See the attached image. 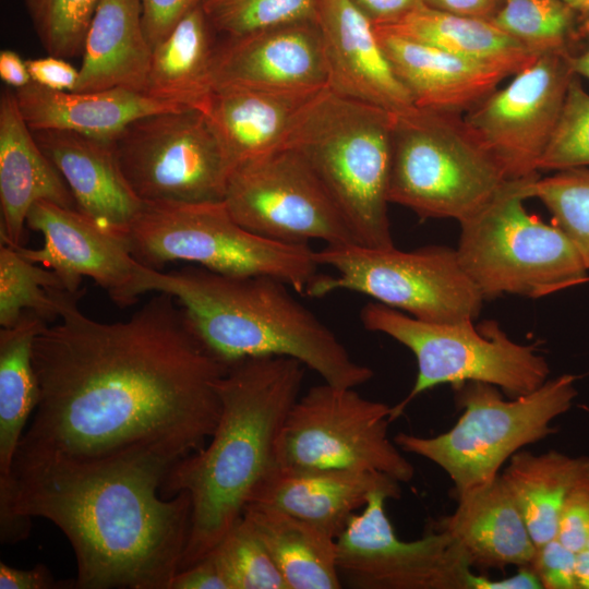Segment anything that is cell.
<instances>
[{
	"label": "cell",
	"instance_id": "obj_1",
	"mask_svg": "<svg viewBox=\"0 0 589 589\" xmlns=\"http://www.w3.org/2000/svg\"><path fill=\"white\" fill-rule=\"evenodd\" d=\"M156 293L130 318L103 323L81 311V290L53 289L58 321L34 340L39 400L14 459L171 468L206 445L229 365L171 294Z\"/></svg>",
	"mask_w": 589,
	"mask_h": 589
},
{
	"label": "cell",
	"instance_id": "obj_2",
	"mask_svg": "<svg viewBox=\"0 0 589 589\" xmlns=\"http://www.w3.org/2000/svg\"><path fill=\"white\" fill-rule=\"evenodd\" d=\"M160 462L14 459L0 480V540L26 539L31 519L56 525L71 543L76 589H170L191 528L185 492L163 497Z\"/></svg>",
	"mask_w": 589,
	"mask_h": 589
},
{
	"label": "cell",
	"instance_id": "obj_3",
	"mask_svg": "<svg viewBox=\"0 0 589 589\" xmlns=\"http://www.w3.org/2000/svg\"><path fill=\"white\" fill-rule=\"evenodd\" d=\"M304 371L297 359L265 356L229 364L219 380L220 414L212 437L176 462L160 485L163 497L185 491L191 498L181 569L214 549L280 467L279 436L300 396Z\"/></svg>",
	"mask_w": 589,
	"mask_h": 589
},
{
	"label": "cell",
	"instance_id": "obj_4",
	"mask_svg": "<svg viewBox=\"0 0 589 589\" xmlns=\"http://www.w3.org/2000/svg\"><path fill=\"white\" fill-rule=\"evenodd\" d=\"M280 279L228 276L203 267L161 272L142 265L140 289L171 294L205 347L220 361L289 357L325 383L358 387L373 371L353 360L337 336Z\"/></svg>",
	"mask_w": 589,
	"mask_h": 589
},
{
	"label": "cell",
	"instance_id": "obj_5",
	"mask_svg": "<svg viewBox=\"0 0 589 589\" xmlns=\"http://www.w3.org/2000/svg\"><path fill=\"white\" fill-rule=\"evenodd\" d=\"M394 112L328 87L300 112L283 147L313 169L358 245L394 248L388 217Z\"/></svg>",
	"mask_w": 589,
	"mask_h": 589
},
{
	"label": "cell",
	"instance_id": "obj_6",
	"mask_svg": "<svg viewBox=\"0 0 589 589\" xmlns=\"http://www.w3.org/2000/svg\"><path fill=\"white\" fill-rule=\"evenodd\" d=\"M539 177L507 179L459 221L457 257L483 299L537 298L586 279L588 268L568 238L525 206Z\"/></svg>",
	"mask_w": 589,
	"mask_h": 589
},
{
	"label": "cell",
	"instance_id": "obj_7",
	"mask_svg": "<svg viewBox=\"0 0 589 589\" xmlns=\"http://www.w3.org/2000/svg\"><path fill=\"white\" fill-rule=\"evenodd\" d=\"M127 237L135 259L158 267L175 261L228 276L266 275L300 294L318 275L309 244H288L256 236L230 215L224 201L143 202Z\"/></svg>",
	"mask_w": 589,
	"mask_h": 589
},
{
	"label": "cell",
	"instance_id": "obj_8",
	"mask_svg": "<svg viewBox=\"0 0 589 589\" xmlns=\"http://www.w3.org/2000/svg\"><path fill=\"white\" fill-rule=\"evenodd\" d=\"M575 380L563 374L509 400L492 384L462 383L453 387L462 413L450 430L432 437L400 432L394 442L442 468L458 495L492 481L516 452L554 433L551 422L577 395Z\"/></svg>",
	"mask_w": 589,
	"mask_h": 589
},
{
	"label": "cell",
	"instance_id": "obj_9",
	"mask_svg": "<svg viewBox=\"0 0 589 589\" xmlns=\"http://www.w3.org/2000/svg\"><path fill=\"white\" fill-rule=\"evenodd\" d=\"M506 180L460 113L416 106L394 112L389 203L459 223Z\"/></svg>",
	"mask_w": 589,
	"mask_h": 589
},
{
	"label": "cell",
	"instance_id": "obj_10",
	"mask_svg": "<svg viewBox=\"0 0 589 589\" xmlns=\"http://www.w3.org/2000/svg\"><path fill=\"white\" fill-rule=\"evenodd\" d=\"M363 326L385 334L408 348L418 365L408 396L392 407V421L420 394L442 384L452 387L483 382L508 398L529 394L548 381L550 368L532 345L512 340L496 321L431 323L380 302L360 313Z\"/></svg>",
	"mask_w": 589,
	"mask_h": 589
},
{
	"label": "cell",
	"instance_id": "obj_11",
	"mask_svg": "<svg viewBox=\"0 0 589 589\" xmlns=\"http://www.w3.org/2000/svg\"><path fill=\"white\" fill-rule=\"evenodd\" d=\"M318 274L305 294L323 297L349 290L431 323L474 321L483 297L461 268L456 249L426 245L412 251L372 249L358 244L327 245L315 251Z\"/></svg>",
	"mask_w": 589,
	"mask_h": 589
},
{
	"label": "cell",
	"instance_id": "obj_12",
	"mask_svg": "<svg viewBox=\"0 0 589 589\" xmlns=\"http://www.w3.org/2000/svg\"><path fill=\"white\" fill-rule=\"evenodd\" d=\"M392 407L328 383L299 396L278 443L283 467L351 469L410 482L414 468L390 441Z\"/></svg>",
	"mask_w": 589,
	"mask_h": 589
},
{
	"label": "cell",
	"instance_id": "obj_13",
	"mask_svg": "<svg viewBox=\"0 0 589 589\" xmlns=\"http://www.w3.org/2000/svg\"><path fill=\"white\" fill-rule=\"evenodd\" d=\"M112 144L125 181L142 202L224 201L230 167L203 110L146 115Z\"/></svg>",
	"mask_w": 589,
	"mask_h": 589
},
{
	"label": "cell",
	"instance_id": "obj_14",
	"mask_svg": "<svg viewBox=\"0 0 589 589\" xmlns=\"http://www.w3.org/2000/svg\"><path fill=\"white\" fill-rule=\"evenodd\" d=\"M224 202L250 232L276 242L357 244L324 185L296 151L281 147L235 167Z\"/></svg>",
	"mask_w": 589,
	"mask_h": 589
},
{
	"label": "cell",
	"instance_id": "obj_15",
	"mask_svg": "<svg viewBox=\"0 0 589 589\" xmlns=\"http://www.w3.org/2000/svg\"><path fill=\"white\" fill-rule=\"evenodd\" d=\"M390 500L373 492L336 539L341 580L359 589H470L471 572L461 550L444 530L400 540L385 512Z\"/></svg>",
	"mask_w": 589,
	"mask_h": 589
},
{
	"label": "cell",
	"instance_id": "obj_16",
	"mask_svg": "<svg viewBox=\"0 0 589 589\" xmlns=\"http://www.w3.org/2000/svg\"><path fill=\"white\" fill-rule=\"evenodd\" d=\"M568 50L549 51L464 119L507 179L539 173L575 75Z\"/></svg>",
	"mask_w": 589,
	"mask_h": 589
},
{
	"label": "cell",
	"instance_id": "obj_17",
	"mask_svg": "<svg viewBox=\"0 0 589 589\" xmlns=\"http://www.w3.org/2000/svg\"><path fill=\"white\" fill-rule=\"evenodd\" d=\"M26 226L43 235L44 244L17 251L52 269L67 290L79 291L82 278L89 277L118 306H130L142 294V263L133 255L125 233L103 226L77 208L44 200L32 205Z\"/></svg>",
	"mask_w": 589,
	"mask_h": 589
},
{
	"label": "cell",
	"instance_id": "obj_18",
	"mask_svg": "<svg viewBox=\"0 0 589 589\" xmlns=\"http://www.w3.org/2000/svg\"><path fill=\"white\" fill-rule=\"evenodd\" d=\"M214 89L239 86L311 93L328 86L324 44L317 21H300L225 37L215 46Z\"/></svg>",
	"mask_w": 589,
	"mask_h": 589
},
{
	"label": "cell",
	"instance_id": "obj_19",
	"mask_svg": "<svg viewBox=\"0 0 589 589\" xmlns=\"http://www.w3.org/2000/svg\"><path fill=\"white\" fill-rule=\"evenodd\" d=\"M328 88L342 97L400 112L413 100L396 75L374 25L350 0H320Z\"/></svg>",
	"mask_w": 589,
	"mask_h": 589
},
{
	"label": "cell",
	"instance_id": "obj_20",
	"mask_svg": "<svg viewBox=\"0 0 589 589\" xmlns=\"http://www.w3.org/2000/svg\"><path fill=\"white\" fill-rule=\"evenodd\" d=\"M375 491L401 496L400 483L385 474L351 469L277 468L249 505L268 506L302 519L337 539L351 516Z\"/></svg>",
	"mask_w": 589,
	"mask_h": 589
},
{
	"label": "cell",
	"instance_id": "obj_21",
	"mask_svg": "<svg viewBox=\"0 0 589 589\" xmlns=\"http://www.w3.org/2000/svg\"><path fill=\"white\" fill-rule=\"evenodd\" d=\"M393 70L410 93L413 105L467 113L493 93L508 74L425 43L374 26Z\"/></svg>",
	"mask_w": 589,
	"mask_h": 589
},
{
	"label": "cell",
	"instance_id": "obj_22",
	"mask_svg": "<svg viewBox=\"0 0 589 589\" xmlns=\"http://www.w3.org/2000/svg\"><path fill=\"white\" fill-rule=\"evenodd\" d=\"M32 132L69 187L76 208L127 235L143 202L121 172L112 140L59 130Z\"/></svg>",
	"mask_w": 589,
	"mask_h": 589
},
{
	"label": "cell",
	"instance_id": "obj_23",
	"mask_svg": "<svg viewBox=\"0 0 589 589\" xmlns=\"http://www.w3.org/2000/svg\"><path fill=\"white\" fill-rule=\"evenodd\" d=\"M41 200L76 208L69 187L24 120L14 89L5 88L0 96L1 242L23 247L27 214Z\"/></svg>",
	"mask_w": 589,
	"mask_h": 589
},
{
	"label": "cell",
	"instance_id": "obj_24",
	"mask_svg": "<svg viewBox=\"0 0 589 589\" xmlns=\"http://www.w3.org/2000/svg\"><path fill=\"white\" fill-rule=\"evenodd\" d=\"M456 497L455 512L434 527L455 540L470 568L503 570L531 564L537 546L500 474Z\"/></svg>",
	"mask_w": 589,
	"mask_h": 589
},
{
	"label": "cell",
	"instance_id": "obj_25",
	"mask_svg": "<svg viewBox=\"0 0 589 589\" xmlns=\"http://www.w3.org/2000/svg\"><path fill=\"white\" fill-rule=\"evenodd\" d=\"M318 92L215 88L203 111L220 142L230 172L247 160L281 148L300 112Z\"/></svg>",
	"mask_w": 589,
	"mask_h": 589
},
{
	"label": "cell",
	"instance_id": "obj_26",
	"mask_svg": "<svg viewBox=\"0 0 589 589\" xmlns=\"http://www.w3.org/2000/svg\"><path fill=\"white\" fill-rule=\"evenodd\" d=\"M14 94L32 131H70L107 140L146 115L185 109L123 88L53 91L31 82Z\"/></svg>",
	"mask_w": 589,
	"mask_h": 589
},
{
	"label": "cell",
	"instance_id": "obj_27",
	"mask_svg": "<svg viewBox=\"0 0 589 589\" xmlns=\"http://www.w3.org/2000/svg\"><path fill=\"white\" fill-rule=\"evenodd\" d=\"M152 53L140 0H101L85 36L75 91L143 93Z\"/></svg>",
	"mask_w": 589,
	"mask_h": 589
},
{
	"label": "cell",
	"instance_id": "obj_28",
	"mask_svg": "<svg viewBox=\"0 0 589 589\" xmlns=\"http://www.w3.org/2000/svg\"><path fill=\"white\" fill-rule=\"evenodd\" d=\"M536 544L556 539L558 519L569 494L589 483V457L557 450H518L501 474Z\"/></svg>",
	"mask_w": 589,
	"mask_h": 589
},
{
	"label": "cell",
	"instance_id": "obj_29",
	"mask_svg": "<svg viewBox=\"0 0 589 589\" xmlns=\"http://www.w3.org/2000/svg\"><path fill=\"white\" fill-rule=\"evenodd\" d=\"M214 29L201 5L153 47L143 94L181 108L203 110L214 91Z\"/></svg>",
	"mask_w": 589,
	"mask_h": 589
},
{
	"label": "cell",
	"instance_id": "obj_30",
	"mask_svg": "<svg viewBox=\"0 0 589 589\" xmlns=\"http://www.w3.org/2000/svg\"><path fill=\"white\" fill-rule=\"evenodd\" d=\"M243 516L254 527L288 589H340L336 539L278 509L249 505Z\"/></svg>",
	"mask_w": 589,
	"mask_h": 589
},
{
	"label": "cell",
	"instance_id": "obj_31",
	"mask_svg": "<svg viewBox=\"0 0 589 589\" xmlns=\"http://www.w3.org/2000/svg\"><path fill=\"white\" fill-rule=\"evenodd\" d=\"M381 27L497 68L508 75L522 71L542 55L521 45L489 20L456 15L425 4Z\"/></svg>",
	"mask_w": 589,
	"mask_h": 589
},
{
	"label": "cell",
	"instance_id": "obj_32",
	"mask_svg": "<svg viewBox=\"0 0 589 589\" xmlns=\"http://www.w3.org/2000/svg\"><path fill=\"white\" fill-rule=\"evenodd\" d=\"M46 325L39 315L25 311L14 325L0 330V480L11 472L25 425L39 400L33 345Z\"/></svg>",
	"mask_w": 589,
	"mask_h": 589
},
{
	"label": "cell",
	"instance_id": "obj_33",
	"mask_svg": "<svg viewBox=\"0 0 589 589\" xmlns=\"http://www.w3.org/2000/svg\"><path fill=\"white\" fill-rule=\"evenodd\" d=\"M65 289L61 278L23 257L17 249L0 244V324L14 325L25 311L51 321L58 317L53 289ZM67 290V289H65Z\"/></svg>",
	"mask_w": 589,
	"mask_h": 589
},
{
	"label": "cell",
	"instance_id": "obj_34",
	"mask_svg": "<svg viewBox=\"0 0 589 589\" xmlns=\"http://www.w3.org/2000/svg\"><path fill=\"white\" fill-rule=\"evenodd\" d=\"M574 12L563 0H503L490 21L521 45L544 53L567 50Z\"/></svg>",
	"mask_w": 589,
	"mask_h": 589
},
{
	"label": "cell",
	"instance_id": "obj_35",
	"mask_svg": "<svg viewBox=\"0 0 589 589\" xmlns=\"http://www.w3.org/2000/svg\"><path fill=\"white\" fill-rule=\"evenodd\" d=\"M209 555L228 589H288L252 524L243 515Z\"/></svg>",
	"mask_w": 589,
	"mask_h": 589
},
{
	"label": "cell",
	"instance_id": "obj_36",
	"mask_svg": "<svg viewBox=\"0 0 589 589\" xmlns=\"http://www.w3.org/2000/svg\"><path fill=\"white\" fill-rule=\"evenodd\" d=\"M533 197L544 204L553 224L573 243L589 269V167L539 177L533 185Z\"/></svg>",
	"mask_w": 589,
	"mask_h": 589
},
{
	"label": "cell",
	"instance_id": "obj_37",
	"mask_svg": "<svg viewBox=\"0 0 589 589\" xmlns=\"http://www.w3.org/2000/svg\"><path fill=\"white\" fill-rule=\"evenodd\" d=\"M320 0H203L215 33L240 36L281 24L317 21Z\"/></svg>",
	"mask_w": 589,
	"mask_h": 589
},
{
	"label": "cell",
	"instance_id": "obj_38",
	"mask_svg": "<svg viewBox=\"0 0 589 589\" xmlns=\"http://www.w3.org/2000/svg\"><path fill=\"white\" fill-rule=\"evenodd\" d=\"M37 37L48 55H82L85 36L101 0H24Z\"/></svg>",
	"mask_w": 589,
	"mask_h": 589
},
{
	"label": "cell",
	"instance_id": "obj_39",
	"mask_svg": "<svg viewBox=\"0 0 589 589\" xmlns=\"http://www.w3.org/2000/svg\"><path fill=\"white\" fill-rule=\"evenodd\" d=\"M578 167H589V94L575 74L554 133L540 160L539 171Z\"/></svg>",
	"mask_w": 589,
	"mask_h": 589
},
{
	"label": "cell",
	"instance_id": "obj_40",
	"mask_svg": "<svg viewBox=\"0 0 589 589\" xmlns=\"http://www.w3.org/2000/svg\"><path fill=\"white\" fill-rule=\"evenodd\" d=\"M576 564L577 553L553 539L537 546L529 567L543 589H578Z\"/></svg>",
	"mask_w": 589,
	"mask_h": 589
},
{
	"label": "cell",
	"instance_id": "obj_41",
	"mask_svg": "<svg viewBox=\"0 0 589 589\" xmlns=\"http://www.w3.org/2000/svg\"><path fill=\"white\" fill-rule=\"evenodd\" d=\"M556 539L579 553L589 542V483L575 489L567 497L558 519Z\"/></svg>",
	"mask_w": 589,
	"mask_h": 589
},
{
	"label": "cell",
	"instance_id": "obj_42",
	"mask_svg": "<svg viewBox=\"0 0 589 589\" xmlns=\"http://www.w3.org/2000/svg\"><path fill=\"white\" fill-rule=\"evenodd\" d=\"M203 0H140L145 34L154 47Z\"/></svg>",
	"mask_w": 589,
	"mask_h": 589
},
{
	"label": "cell",
	"instance_id": "obj_43",
	"mask_svg": "<svg viewBox=\"0 0 589 589\" xmlns=\"http://www.w3.org/2000/svg\"><path fill=\"white\" fill-rule=\"evenodd\" d=\"M32 82L53 91H75L79 69L65 59L50 56L26 60Z\"/></svg>",
	"mask_w": 589,
	"mask_h": 589
},
{
	"label": "cell",
	"instance_id": "obj_44",
	"mask_svg": "<svg viewBox=\"0 0 589 589\" xmlns=\"http://www.w3.org/2000/svg\"><path fill=\"white\" fill-rule=\"evenodd\" d=\"M74 588L73 581H58L49 568L38 564L31 569H20L0 563V589H57Z\"/></svg>",
	"mask_w": 589,
	"mask_h": 589
},
{
	"label": "cell",
	"instance_id": "obj_45",
	"mask_svg": "<svg viewBox=\"0 0 589 589\" xmlns=\"http://www.w3.org/2000/svg\"><path fill=\"white\" fill-rule=\"evenodd\" d=\"M170 589H228L227 582L209 555L183 568L175 576Z\"/></svg>",
	"mask_w": 589,
	"mask_h": 589
},
{
	"label": "cell",
	"instance_id": "obj_46",
	"mask_svg": "<svg viewBox=\"0 0 589 589\" xmlns=\"http://www.w3.org/2000/svg\"><path fill=\"white\" fill-rule=\"evenodd\" d=\"M374 25H390L420 5L424 0H350Z\"/></svg>",
	"mask_w": 589,
	"mask_h": 589
},
{
	"label": "cell",
	"instance_id": "obj_47",
	"mask_svg": "<svg viewBox=\"0 0 589 589\" xmlns=\"http://www.w3.org/2000/svg\"><path fill=\"white\" fill-rule=\"evenodd\" d=\"M503 0H424V4L443 12L491 20Z\"/></svg>",
	"mask_w": 589,
	"mask_h": 589
},
{
	"label": "cell",
	"instance_id": "obj_48",
	"mask_svg": "<svg viewBox=\"0 0 589 589\" xmlns=\"http://www.w3.org/2000/svg\"><path fill=\"white\" fill-rule=\"evenodd\" d=\"M470 589H543L537 575L529 566L518 568V572L508 577L492 580L485 576L473 575Z\"/></svg>",
	"mask_w": 589,
	"mask_h": 589
},
{
	"label": "cell",
	"instance_id": "obj_49",
	"mask_svg": "<svg viewBox=\"0 0 589 589\" xmlns=\"http://www.w3.org/2000/svg\"><path fill=\"white\" fill-rule=\"evenodd\" d=\"M0 77L11 88L17 89L32 82L26 60L10 49L0 52Z\"/></svg>",
	"mask_w": 589,
	"mask_h": 589
},
{
	"label": "cell",
	"instance_id": "obj_50",
	"mask_svg": "<svg viewBox=\"0 0 589 589\" xmlns=\"http://www.w3.org/2000/svg\"><path fill=\"white\" fill-rule=\"evenodd\" d=\"M576 576L578 589H589V549L577 553Z\"/></svg>",
	"mask_w": 589,
	"mask_h": 589
},
{
	"label": "cell",
	"instance_id": "obj_51",
	"mask_svg": "<svg viewBox=\"0 0 589 589\" xmlns=\"http://www.w3.org/2000/svg\"><path fill=\"white\" fill-rule=\"evenodd\" d=\"M570 65L575 74L589 80V49L579 56H570Z\"/></svg>",
	"mask_w": 589,
	"mask_h": 589
},
{
	"label": "cell",
	"instance_id": "obj_52",
	"mask_svg": "<svg viewBox=\"0 0 589 589\" xmlns=\"http://www.w3.org/2000/svg\"><path fill=\"white\" fill-rule=\"evenodd\" d=\"M565 3L574 8L575 10H584L589 0H563Z\"/></svg>",
	"mask_w": 589,
	"mask_h": 589
},
{
	"label": "cell",
	"instance_id": "obj_53",
	"mask_svg": "<svg viewBox=\"0 0 589 589\" xmlns=\"http://www.w3.org/2000/svg\"><path fill=\"white\" fill-rule=\"evenodd\" d=\"M584 10H586V11L589 12V1H588L587 4L585 5Z\"/></svg>",
	"mask_w": 589,
	"mask_h": 589
},
{
	"label": "cell",
	"instance_id": "obj_54",
	"mask_svg": "<svg viewBox=\"0 0 589 589\" xmlns=\"http://www.w3.org/2000/svg\"><path fill=\"white\" fill-rule=\"evenodd\" d=\"M587 549H589V542H588Z\"/></svg>",
	"mask_w": 589,
	"mask_h": 589
}]
</instances>
